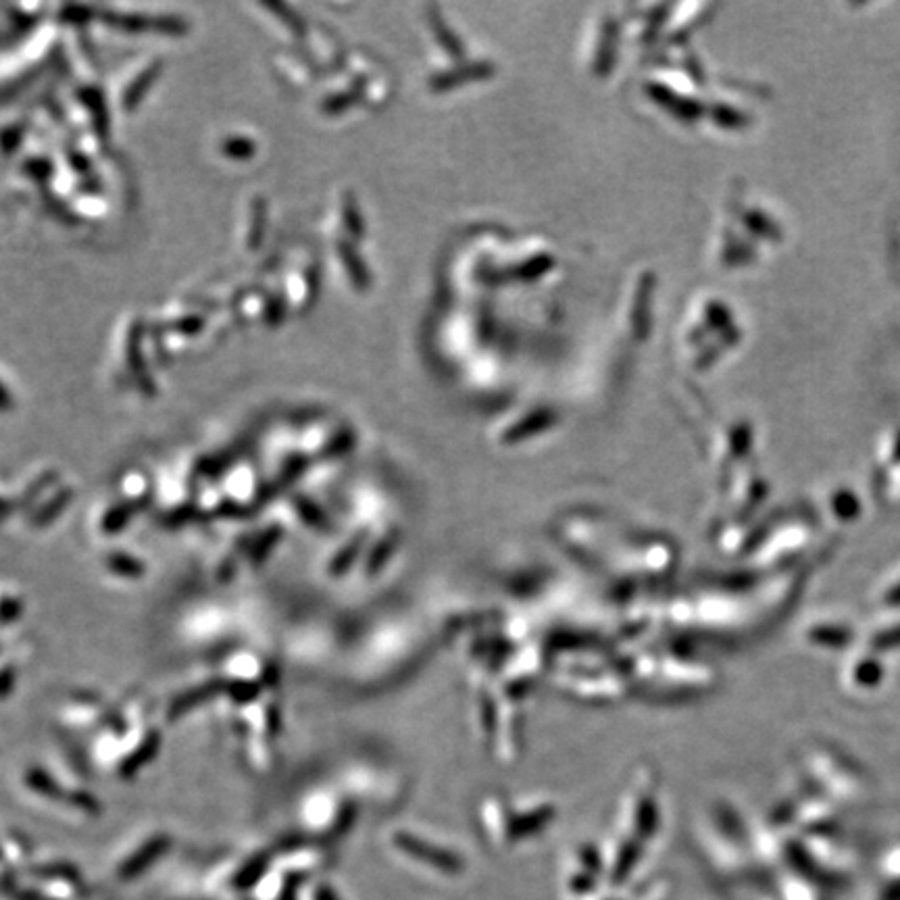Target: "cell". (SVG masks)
<instances>
[{
	"mask_svg": "<svg viewBox=\"0 0 900 900\" xmlns=\"http://www.w3.org/2000/svg\"><path fill=\"white\" fill-rule=\"evenodd\" d=\"M227 686H230L227 681L213 680L207 681V684H202V686H197V688H192V690H188L184 695H180L178 699L171 700V705H169V709H167V719H169V721H178V719L184 716V713H188V711L197 709L202 702H207V700L218 697L223 690H227Z\"/></svg>",
	"mask_w": 900,
	"mask_h": 900,
	"instance_id": "cell-1",
	"label": "cell"
},
{
	"mask_svg": "<svg viewBox=\"0 0 900 900\" xmlns=\"http://www.w3.org/2000/svg\"><path fill=\"white\" fill-rule=\"evenodd\" d=\"M159 749H161V735H159V732H150L147 740L138 747V751H134V753L129 754L128 759L121 763L119 777H121V780L134 777L136 773L140 772L145 765H148V763L159 754Z\"/></svg>",
	"mask_w": 900,
	"mask_h": 900,
	"instance_id": "cell-2",
	"label": "cell"
},
{
	"mask_svg": "<svg viewBox=\"0 0 900 900\" xmlns=\"http://www.w3.org/2000/svg\"><path fill=\"white\" fill-rule=\"evenodd\" d=\"M147 498H138V500H128V502H124V505L113 507L109 513L105 515L103 523H100L103 532L109 533V536L121 532V530L128 526L129 519L147 507Z\"/></svg>",
	"mask_w": 900,
	"mask_h": 900,
	"instance_id": "cell-3",
	"label": "cell"
},
{
	"mask_svg": "<svg viewBox=\"0 0 900 900\" xmlns=\"http://www.w3.org/2000/svg\"><path fill=\"white\" fill-rule=\"evenodd\" d=\"M305 469H307V460L303 459V457H296V459L290 460V463L284 467V472H282L272 484H267V486L258 493V500L265 502V500L276 497L277 493H282L286 486H290V481H295Z\"/></svg>",
	"mask_w": 900,
	"mask_h": 900,
	"instance_id": "cell-4",
	"label": "cell"
},
{
	"mask_svg": "<svg viewBox=\"0 0 900 900\" xmlns=\"http://www.w3.org/2000/svg\"><path fill=\"white\" fill-rule=\"evenodd\" d=\"M107 568L109 571H113L115 575H121V578H142L145 575V563L142 561H138L136 557H131V554H126V552H113L107 557Z\"/></svg>",
	"mask_w": 900,
	"mask_h": 900,
	"instance_id": "cell-5",
	"label": "cell"
},
{
	"mask_svg": "<svg viewBox=\"0 0 900 900\" xmlns=\"http://www.w3.org/2000/svg\"><path fill=\"white\" fill-rule=\"evenodd\" d=\"M72 497H74V493L72 490H63V493H59L46 507H42L40 511H38L36 517L32 519V523L36 526V528H44V526H49V523H53L59 515L65 511V507L72 502Z\"/></svg>",
	"mask_w": 900,
	"mask_h": 900,
	"instance_id": "cell-6",
	"label": "cell"
},
{
	"mask_svg": "<svg viewBox=\"0 0 900 900\" xmlns=\"http://www.w3.org/2000/svg\"><path fill=\"white\" fill-rule=\"evenodd\" d=\"M282 533H284L282 532V528L274 526L272 530H267V532L258 538L257 542L253 544V549H251V554H248V559H251L253 565H261V563L272 554V551L277 547V542L282 540Z\"/></svg>",
	"mask_w": 900,
	"mask_h": 900,
	"instance_id": "cell-7",
	"label": "cell"
},
{
	"mask_svg": "<svg viewBox=\"0 0 900 900\" xmlns=\"http://www.w3.org/2000/svg\"><path fill=\"white\" fill-rule=\"evenodd\" d=\"M25 784H28V788H32V791L42 794V796H49V798L61 796V791H59L55 780H53L49 773L38 770V767H32L30 772L25 773Z\"/></svg>",
	"mask_w": 900,
	"mask_h": 900,
	"instance_id": "cell-8",
	"label": "cell"
},
{
	"mask_svg": "<svg viewBox=\"0 0 900 900\" xmlns=\"http://www.w3.org/2000/svg\"><path fill=\"white\" fill-rule=\"evenodd\" d=\"M295 507L298 515L305 519V523H309L313 528H319V530H324V528H328V519H326V515L321 513V509L311 502L307 497H296L295 498Z\"/></svg>",
	"mask_w": 900,
	"mask_h": 900,
	"instance_id": "cell-9",
	"label": "cell"
},
{
	"mask_svg": "<svg viewBox=\"0 0 900 900\" xmlns=\"http://www.w3.org/2000/svg\"><path fill=\"white\" fill-rule=\"evenodd\" d=\"M197 519H201L199 511H197L192 505H186V507H180V509H176V511L166 515L161 523H163L166 528H169V530H178V528H182V526L190 523V521H197Z\"/></svg>",
	"mask_w": 900,
	"mask_h": 900,
	"instance_id": "cell-10",
	"label": "cell"
},
{
	"mask_svg": "<svg viewBox=\"0 0 900 900\" xmlns=\"http://www.w3.org/2000/svg\"><path fill=\"white\" fill-rule=\"evenodd\" d=\"M166 838H157V840H155V843H150V845H148L147 848H145V850L138 855V857H134V859L129 861L128 867H126V871H128V873H136V871H138V869H142L148 861H152V859H155V857H157V855H159V853L166 848Z\"/></svg>",
	"mask_w": 900,
	"mask_h": 900,
	"instance_id": "cell-11",
	"label": "cell"
},
{
	"mask_svg": "<svg viewBox=\"0 0 900 900\" xmlns=\"http://www.w3.org/2000/svg\"><path fill=\"white\" fill-rule=\"evenodd\" d=\"M227 692L234 697L236 702H248V700L255 699L258 695V684L255 681H236V684H230L227 686Z\"/></svg>",
	"mask_w": 900,
	"mask_h": 900,
	"instance_id": "cell-12",
	"label": "cell"
},
{
	"mask_svg": "<svg viewBox=\"0 0 900 900\" xmlns=\"http://www.w3.org/2000/svg\"><path fill=\"white\" fill-rule=\"evenodd\" d=\"M67 801L75 805V807L84 808V811H91V813H100L103 807H100V803L91 796V794H86V792H70L67 794Z\"/></svg>",
	"mask_w": 900,
	"mask_h": 900,
	"instance_id": "cell-13",
	"label": "cell"
},
{
	"mask_svg": "<svg viewBox=\"0 0 900 900\" xmlns=\"http://www.w3.org/2000/svg\"><path fill=\"white\" fill-rule=\"evenodd\" d=\"M23 611V603L19 599H7L0 603V622H13Z\"/></svg>",
	"mask_w": 900,
	"mask_h": 900,
	"instance_id": "cell-14",
	"label": "cell"
},
{
	"mask_svg": "<svg viewBox=\"0 0 900 900\" xmlns=\"http://www.w3.org/2000/svg\"><path fill=\"white\" fill-rule=\"evenodd\" d=\"M157 72H159V70H157V67H152V70L142 75V77H140V82H138V84H136V86L129 91L128 96H126V105H128V107H131V103H134V105L138 103V98H140L142 93L147 91L148 82H152V77L157 75Z\"/></svg>",
	"mask_w": 900,
	"mask_h": 900,
	"instance_id": "cell-15",
	"label": "cell"
},
{
	"mask_svg": "<svg viewBox=\"0 0 900 900\" xmlns=\"http://www.w3.org/2000/svg\"><path fill=\"white\" fill-rule=\"evenodd\" d=\"M15 680H18V671L13 665H7L0 671V699H4L13 688H15Z\"/></svg>",
	"mask_w": 900,
	"mask_h": 900,
	"instance_id": "cell-16",
	"label": "cell"
}]
</instances>
